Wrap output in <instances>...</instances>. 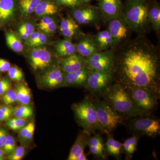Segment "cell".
<instances>
[{
    "mask_svg": "<svg viewBox=\"0 0 160 160\" xmlns=\"http://www.w3.org/2000/svg\"><path fill=\"white\" fill-rule=\"evenodd\" d=\"M92 38L98 51L113 49L114 40L108 29L99 31Z\"/></svg>",
    "mask_w": 160,
    "mask_h": 160,
    "instance_id": "cell-19",
    "label": "cell"
},
{
    "mask_svg": "<svg viewBox=\"0 0 160 160\" xmlns=\"http://www.w3.org/2000/svg\"><path fill=\"white\" fill-rule=\"evenodd\" d=\"M11 67V65L9 62L6 60L0 58V71H8Z\"/></svg>",
    "mask_w": 160,
    "mask_h": 160,
    "instance_id": "cell-45",
    "label": "cell"
},
{
    "mask_svg": "<svg viewBox=\"0 0 160 160\" xmlns=\"http://www.w3.org/2000/svg\"><path fill=\"white\" fill-rule=\"evenodd\" d=\"M114 79V72H103L91 69L85 86L93 92L104 91Z\"/></svg>",
    "mask_w": 160,
    "mask_h": 160,
    "instance_id": "cell-10",
    "label": "cell"
},
{
    "mask_svg": "<svg viewBox=\"0 0 160 160\" xmlns=\"http://www.w3.org/2000/svg\"><path fill=\"white\" fill-rule=\"evenodd\" d=\"M8 74L9 78L15 82H21L24 78L22 72L16 66L10 67L8 71Z\"/></svg>",
    "mask_w": 160,
    "mask_h": 160,
    "instance_id": "cell-35",
    "label": "cell"
},
{
    "mask_svg": "<svg viewBox=\"0 0 160 160\" xmlns=\"http://www.w3.org/2000/svg\"><path fill=\"white\" fill-rule=\"evenodd\" d=\"M33 113V110L31 106L28 105H24L18 107L13 111L14 117L27 119L31 117Z\"/></svg>",
    "mask_w": 160,
    "mask_h": 160,
    "instance_id": "cell-31",
    "label": "cell"
},
{
    "mask_svg": "<svg viewBox=\"0 0 160 160\" xmlns=\"http://www.w3.org/2000/svg\"><path fill=\"white\" fill-rule=\"evenodd\" d=\"M34 32L33 25L30 23H24L19 28V32L24 40H27L29 36Z\"/></svg>",
    "mask_w": 160,
    "mask_h": 160,
    "instance_id": "cell-34",
    "label": "cell"
},
{
    "mask_svg": "<svg viewBox=\"0 0 160 160\" xmlns=\"http://www.w3.org/2000/svg\"><path fill=\"white\" fill-rule=\"evenodd\" d=\"M2 99L3 102L7 106L13 104L17 102V96L15 90L12 89H9L4 94Z\"/></svg>",
    "mask_w": 160,
    "mask_h": 160,
    "instance_id": "cell-37",
    "label": "cell"
},
{
    "mask_svg": "<svg viewBox=\"0 0 160 160\" xmlns=\"http://www.w3.org/2000/svg\"><path fill=\"white\" fill-rule=\"evenodd\" d=\"M88 144L90 153L97 157L105 158L102 140L98 134L89 138Z\"/></svg>",
    "mask_w": 160,
    "mask_h": 160,
    "instance_id": "cell-24",
    "label": "cell"
},
{
    "mask_svg": "<svg viewBox=\"0 0 160 160\" xmlns=\"http://www.w3.org/2000/svg\"><path fill=\"white\" fill-rule=\"evenodd\" d=\"M35 127L34 122H30L29 124H26V126L20 130L19 136L22 139H25L26 136L29 133L32 127Z\"/></svg>",
    "mask_w": 160,
    "mask_h": 160,
    "instance_id": "cell-40",
    "label": "cell"
},
{
    "mask_svg": "<svg viewBox=\"0 0 160 160\" xmlns=\"http://www.w3.org/2000/svg\"><path fill=\"white\" fill-rule=\"evenodd\" d=\"M54 21V20L52 18L48 16H44L38 25L39 29L40 30H42L43 28H45L46 26H48V25Z\"/></svg>",
    "mask_w": 160,
    "mask_h": 160,
    "instance_id": "cell-43",
    "label": "cell"
},
{
    "mask_svg": "<svg viewBox=\"0 0 160 160\" xmlns=\"http://www.w3.org/2000/svg\"><path fill=\"white\" fill-rule=\"evenodd\" d=\"M7 136V131L3 128H0V148H2L3 144Z\"/></svg>",
    "mask_w": 160,
    "mask_h": 160,
    "instance_id": "cell-46",
    "label": "cell"
},
{
    "mask_svg": "<svg viewBox=\"0 0 160 160\" xmlns=\"http://www.w3.org/2000/svg\"><path fill=\"white\" fill-rule=\"evenodd\" d=\"M60 31L64 37L69 40L75 38H80L85 34L81 32L78 23L70 17L62 19Z\"/></svg>",
    "mask_w": 160,
    "mask_h": 160,
    "instance_id": "cell-16",
    "label": "cell"
},
{
    "mask_svg": "<svg viewBox=\"0 0 160 160\" xmlns=\"http://www.w3.org/2000/svg\"><path fill=\"white\" fill-rule=\"evenodd\" d=\"M47 42V38L46 36L42 32H40L39 36L38 37L37 39L34 42L32 45V47H39L46 44Z\"/></svg>",
    "mask_w": 160,
    "mask_h": 160,
    "instance_id": "cell-42",
    "label": "cell"
},
{
    "mask_svg": "<svg viewBox=\"0 0 160 160\" xmlns=\"http://www.w3.org/2000/svg\"><path fill=\"white\" fill-rule=\"evenodd\" d=\"M149 23L151 29L158 34L160 32V3L151 0L149 11Z\"/></svg>",
    "mask_w": 160,
    "mask_h": 160,
    "instance_id": "cell-21",
    "label": "cell"
},
{
    "mask_svg": "<svg viewBox=\"0 0 160 160\" xmlns=\"http://www.w3.org/2000/svg\"><path fill=\"white\" fill-rule=\"evenodd\" d=\"M18 101L23 105H29L31 101V92L30 89L23 84H18L15 89Z\"/></svg>",
    "mask_w": 160,
    "mask_h": 160,
    "instance_id": "cell-25",
    "label": "cell"
},
{
    "mask_svg": "<svg viewBox=\"0 0 160 160\" xmlns=\"http://www.w3.org/2000/svg\"><path fill=\"white\" fill-rule=\"evenodd\" d=\"M11 83L6 79H3L0 80V95L5 94L10 89Z\"/></svg>",
    "mask_w": 160,
    "mask_h": 160,
    "instance_id": "cell-41",
    "label": "cell"
},
{
    "mask_svg": "<svg viewBox=\"0 0 160 160\" xmlns=\"http://www.w3.org/2000/svg\"><path fill=\"white\" fill-rule=\"evenodd\" d=\"M65 73L60 67H55L46 72L41 79V83L44 87L54 88L64 86Z\"/></svg>",
    "mask_w": 160,
    "mask_h": 160,
    "instance_id": "cell-15",
    "label": "cell"
},
{
    "mask_svg": "<svg viewBox=\"0 0 160 160\" xmlns=\"http://www.w3.org/2000/svg\"><path fill=\"white\" fill-rule=\"evenodd\" d=\"M56 51L59 56L65 58L76 52V44L66 39L58 41L55 45Z\"/></svg>",
    "mask_w": 160,
    "mask_h": 160,
    "instance_id": "cell-23",
    "label": "cell"
},
{
    "mask_svg": "<svg viewBox=\"0 0 160 160\" xmlns=\"http://www.w3.org/2000/svg\"><path fill=\"white\" fill-rule=\"evenodd\" d=\"M151 0H125L122 14L133 32L145 35L151 30L149 11Z\"/></svg>",
    "mask_w": 160,
    "mask_h": 160,
    "instance_id": "cell-2",
    "label": "cell"
},
{
    "mask_svg": "<svg viewBox=\"0 0 160 160\" xmlns=\"http://www.w3.org/2000/svg\"><path fill=\"white\" fill-rule=\"evenodd\" d=\"M103 92L106 102L118 112L128 117L140 114L130 95L118 83L110 85Z\"/></svg>",
    "mask_w": 160,
    "mask_h": 160,
    "instance_id": "cell-3",
    "label": "cell"
},
{
    "mask_svg": "<svg viewBox=\"0 0 160 160\" xmlns=\"http://www.w3.org/2000/svg\"><path fill=\"white\" fill-rule=\"evenodd\" d=\"M57 4L71 8H74L83 5L80 0H56Z\"/></svg>",
    "mask_w": 160,
    "mask_h": 160,
    "instance_id": "cell-39",
    "label": "cell"
},
{
    "mask_svg": "<svg viewBox=\"0 0 160 160\" xmlns=\"http://www.w3.org/2000/svg\"><path fill=\"white\" fill-rule=\"evenodd\" d=\"M72 18L78 24L90 26L98 27L102 22L101 13L98 6L90 4H83L72 8Z\"/></svg>",
    "mask_w": 160,
    "mask_h": 160,
    "instance_id": "cell-8",
    "label": "cell"
},
{
    "mask_svg": "<svg viewBox=\"0 0 160 160\" xmlns=\"http://www.w3.org/2000/svg\"><path fill=\"white\" fill-rule=\"evenodd\" d=\"M57 28V25L55 21H54V22H52L41 30L46 33H52L55 32Z\"/></svg>",
    "mask_w": 160,
    "mask_h": 160,
    "instance_id": "cell-44",
    "label": "cell"
},
{
    "mask_svg": "<svg viewBox=\"0 0 160 160\" xmlns=\"http://www.w3.org/2000/svg\"><path fill=\"white\" fill-rule=\"evenodd\" d=\"M114 79L126 89L140 87L155 93L160 80V51L145 35L114 49Z\"/></svg>",
    "mask_w": 160,
    "mask_h": 160,
    "instance_id": "cell-1",
    "label": "cell"
},
{
    "mask_svg": "<svg viewBox=\"0 0 160 160\" xmlns=\"http://www.w3.org/2000/svg\"><path fill=\"white\" fill-rule=\"evenodd\" d=\"M26 154V150L22 146H19L16 148L11 153L8 154L7 158L9 160H21Z\"/></svg>",
    "mask_w": 160,
    "mask_h": 160,
    "instance_id": "cell-36",
    "label": "cell"
},
{
    "mask_svg": "<svg viewBox=\"0 0 160 160\" xmlns=\"http://www.w3.org/2000/svg\"><path fill=\"white\" fill-rule=\"evenodd\" d=\"M6 40L8 46L13 51L19 52L23 50L22 43L12 32H6Z\"/></svg>",
    "mask_w": 160,
    "mask_h": 160,
    "instance_id": "cell-29",
    "label": "cell"
},
{
    "mask_svg": "<svg viewBox=\"0 0 160 160\" xmlns=\"http://www.w3.org/2000/svg\"><path fill=\"white\" fill-rule=\"evenodd\" d=\"M102 22L107 21L122 14L123 2L122 0H96Z\"/></svg>",
    "mask_w": 160,
    "mask_h": 160,
    "instance_id": "cell-12",
    "label": "cell"
},
{
    "mask_svg": "<svg viewBox=\"0 0 160 160\" xmlns=\"http://www.w3.org/2000/svg\"><path fill=\"white\" fill-rule=\"evenodd\" d=\"M72 109L78 122L88 134L94 133L97 130H101L98 119L96 109L93 103L86 99L72 106Z\"/></svg>",
    "mask_w": 160,
    "mask_h": 160,
    "instance_id": "cell-4",
    "label": "cell"
},
{
    "mask_svg": "<svg viewBox=\"0 0 160 160\" xmlns=\"http://www.w3.org/2000/svg\"><path fill=\"white\" fill-rule=\"evenodd\" d=\"M131 126L135 131L149 137H155L160 133L159 122L150 118H141L135 120Z\"/></svg>",
    "mask_w": 160,
    "mask_h": 160,
    "instance_id": "cell-13",
    "label": "cell"
},
{
    "mask_svg": "<svg viewBox=\"0 0 160 160\" xmlns=\"http://www.w3.org/2000/svg\"><path fill=\"white\" fill-rule=\"evenodd\" d=\"M89 134L86 133H80L75 142L72 147L67 160H77L78 158L82 153H84V149L88 144Z\"/></svg>",
    "mask_w": 160,
    "mask_h": 160,
    "instance_id": "cell-20",
    "label": "cell"
},
{
    "mask_svg": "<svg viewBox=\"0 0 160 160\" xmlns=\"http://www.w3.org/2000/svg\"><path fill=\"white\" fill-rule=\"evenodd\" d=\"M35 130V127H32L31 130L29 131V133L27 134L25 138V140H30L32 139L33 137V135H34V132Z\"/></svg>",
    "mask_w": 160,
    "mask_h": 160,
    "instance_id": "cell-48",
    "label": "cell"
},
{
    "mask_svg": "<svg viewBox=\"0 0 160 160\" xmlns=\"http://www.w3.org/2000/svg\"><path fill=\"white\" fill-rule=\"evenodd\" d=\"M88 160L87 157H86V154L85 153H82L81 155L78 158L77 160Z\"/></svg>",
    "mask_w": 160,
    "mask_h": 160,
    "instance_id": "cell-50",
    "label": "cell"
},
{
    "mask_svg": "<svg viewBox=\"0 0 160 160\" xmlns=\"http://www.w3.org/2000/svg\"><path fill=\"white\" fill-rule=\"evenodd\" d=\"M140 114L150 112L156 105V98L153 92L140 87H132L126 89Z\"/></svg>",
    "mask_w": 160,
    "mask_h": 160,
    "instance_id": "cell-9",
    "label": "cell"
},
{
    "mask_svg": "<svg viewBox=\"0 0 160 160\" xmlns=\"http://www.w3.org/2000/svg\"><path fill=\"white\" fill-rule=\"evenodd\" d=\"M28 56L30 66L35 71L45 70L52 63L51 53L46 48L39 47L32 49Z\"/></svg>",
    "mask_w": 160,
    "mask_h": 160,
    "instance_id": "cell-11",
    "label": "cell"
},
{
    "mask_svg": "<svg viewBox=\"0 0 160 160\" xmlns=\"http://www.w3.org/2000/svg\"><path fill=\"white\" fill-rule=\"evenodd\" d=\"M107 29L114 40L113 49H116L130 40L132 32L123 14L109 20L106 23Z\"/></svg>",
    "mask_w": 160,
    "mask_h": 160,
    "instance_id": "cell-6",
    "label": "cell"
},
{
    "mask_svg": "<svg viewBox=\"0 0 160 160\" xmlns=\"http://www.w3.org/2000/svg\"><path fill=\"white\" fill-rule=\"evenodd\" d=\"M13 111V109L9 106H3L0 107V122L9 119Z\"/></svg>",
    "mask_w": 160,
    "mask_h": 160,
    "instance_id": "cell-38",
    "label": "cell"
},
{
    "mask_svg": "<svg viewBox=\"0 0 160 160\" xmlns=\"http://www.w3.org/2000/svg\"><path fill=\"white\" fill-rule=\"evenodd\" d=\"M27 122V121L26 119L14 117L10 119L7 120L6 124V126L11 130L13 131H18L21 130L26 126Z\"/></svg>",
    "mask_w": 160,
    "mask_h": 160,
    "instance_id": "cell-32",
    "label": "cell"
},
{
    "mask_svg": "<svg viewBox=\"0 0 160 160\" xmlns=\"http://www.w3.org/2000/svg\"><path fill=\"white\" fill-rule=\"evenodd\" d=\"M93 0H80L81 2L83 3V4H89Z\"/></svg>",
    "mask_w": 160,
    "mask_h": 160,
    "instance_id": "cell-51",
    "label": "cell"
},
{
    "mask_svg": "<svg viewBox=\"0 0 160 160\" xmlns=\"http://www.w3.org/2000/svg\"><path fill=\"white\" fill-rule=\"evenodd\" d=\"M40 33V32H34L33 33H32L29 36V38L27 39L28 40L27 42L29 46H31V45L36 41L39 36Z\"/></svg>",
    "mask_w": 160,
    "mask_h": 160,
    "instance_id": "cell-47",
    "label": "cell"
},
{
    "mask_svg": "<svg viewBox=\"0 0 160 160\" xmlns=\"http://www.w3.org/2000/svg\"><path fill=\"white\" fill-rule=\"evenodd\" d=\"M76 52L86 59L98 51L93 42L92 36L84 34L76 44Z\"/></svg>",
    "mask_w": 160,
    "mask_h": 160,
    "instance_id": "cell-18",
    "label": "cell"
},
{
    "mask_svg": "<svg viewBox=\"0 0 160 160\" xmlns=\"http://www.w3.org/2000/svg\"><path fill=\"white\" fill-rule=\"evenodd\" d=\"M59 8L57 4L48 0H42L34 12L39 17L52 15L58 12Z\"/></svg>",
    "mask_w": 160,
    "mask_h": 160,
    "instance_id": "cell-22",
    "label": "cell"
},
{
    "mask_svg": "<svg viewBox=\"0 0 160 160\" xmlns=\"http://www.w3.org/2000/svg\"><path fill=\"white\" fill-rule=\"evenodd\" d=\"M86 66L85 58L75 52L61 60L59 67L66 74L78 71Z\"/></svg>",
    "mask_w": 160,
    "mask_h": 160,
    "instance_id": "cell-14",
    "label": "cell"
},
{
    "mask_svg": "<svg viewBox=\"0 0 160 160\" xmlns=\"http://www.w3.org/2000/svg\"><path fill=\"white\" fill-rule=\"evenodd\" d=\"M14 9L13 0H0V19H9L13 15Z\"/></svg>",
    "mask_w": 160,
    "mask_h": 160,
    "instance_id": "cell-26",
    "label": "cell"
},
{
    "mask_svg": "<svg viewBox=\"0 0 160 160\" xmlns=\"http://www.w3.org/2000/svg\"><path fill=\"white\" fill-rule=\"evenodd\" d=\"M17 147V143L13 137L8 135L2 147L3 151L6 154H9L11 153Z\"/></svg>",
    "mask_w": 160,
    "mask_h": 160,
    "instance_id": "cell-33",
    "label": "cell"
},
{
    "mask_svg": "<svg viewBox=\"0 0 160 160\" xmlns=\"http://www.w3.org/2000/svg\"><path fill=\"white\" fill-rule=\"evenodd\" d=\"M6 153L2 148H0V160H5L6 159Z\"/></svg>",
    "mask_w": 160,
    "mask_h": 160,
    "instance_id": "cell-49",
    "label": "cell"
},
{
    "mask_svg": "<svg viewBox=\"0 0 160 160\" xmlns=\"http://www.w3.org/2000/svg\"><path fill=\"white\" fill-rule=\"evenodd\" d=\"M138 138L133 136L126 140L122 145L123 150L126 157L129 159L132 158V155L136 150Z\"/></svg>",
    "mask_w": 160,
    "mask_h": 160,
    "instance_id": "cell-28",
    "label": "cell"
},
{
    "mask_svg": "<svg viewBox=\"0 0 160 160\" xmlns=\"http://www.w3.org/2000/svg\"><path fill=\"white\" fill-rule=\"evenodd\" d=\"M85 59L89 69L103 72H114V49L96 52Z\"/></svg>",
    "mask_w": 160,
    "mask_h": 160,
    "instance_id": "cell-7",
    "label": "cell"
},
{
    "mask_svg": "<svg viewBox=\"0 0 160 160\" xmlns=\"http://www.w3.org/2000/svg\"><path fill=\"white\" fill-rule=\"evenodd\" d=\"M122 144L112 138L108 137L106 143V151L108 153L117 157L119 156Z\"/></svg>",
    "mask_w": 160,
    "mask_h": 160,
    "instance_id": "cell-27",
    "label": "cell"
},
{
    "mask_svg": "<svg viewBox=\"0 0 160 160\" xmlns=\"http://www.w3.org/2000/svg\"><path fill=\"white\" fill-rule=\"evenodd\" d=\"M93 104L101 131L109 133L122 122L121 115L106 102L95 101Z\"/></svg>",
    "mask_w": 160,
    "mask_h": 160,
    "instance_id": "cell-5",
    "label": "cell"
},
{
    "mask_svg": "<svg viewBox=\"0 0 160 160\" xmlns=\"http://www.w3.org/2000/svg\"><path fill=\"white\" fill-rule=\"evenodd\" d=\"M42 0H20V5L23 13L31 14L34 12Z\"/></svg>",
    "mask_w": 160,
    "mask_h": 160,
    "instance_id": "cell-30",
    "label": "cell"
},
{
    "mask_svg": "<svg viewBox=\"0 0 160 160\" xmlns=\"http://www.w3.org/2000/svg\"><path fill=\"white\" fill-rule=\"evenodd\" d=\"M91 69L87 66L78 71L65 74L64 86H86Z\"/></svg>",
    "mask_w": 160,
    "mask_h": 160,
    "instance_id": "cell-17",
    "label": "cell"
}]
</instances>
